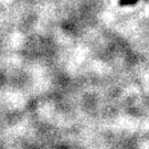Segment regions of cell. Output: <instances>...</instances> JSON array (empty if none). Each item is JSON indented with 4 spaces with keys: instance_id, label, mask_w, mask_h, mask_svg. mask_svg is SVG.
Instances as JSON below:
<instances>
[{
    "instance_id": "1",
    "label": "cell",
    "mask_w": 149,
    "mask_h": 149,
    "mask_svg": "<svg viewBox=\"0 0 149 149\" xmlns=\"http://www.w3.org/2000/svg\"><path fill=\"white\" fill-rule=\"evenodd\" d=\"M138 0H119L118 5L119 6H133L137 3Z\"/></svg>"
}]
</instances>
